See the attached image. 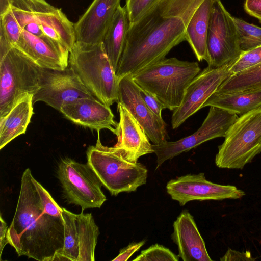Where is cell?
I'll return each mask as SVG.
<instances>
[{"label":"cell","mask_w":261,"mask_h":261,"mask_svg":"<svg viewBox=\"0 0 261 261\" xmlns=\"http://www.w3.org/2000/svg\"><path fill=\"white\" fill-rule=\"evenodd\" d=\"M62 208L33 176L23 172L15 213L7 239L18 256L38 261H51L64 246Z\"/></svg>","instance_id":"6da1fadb"},{"label":"cell","mask_w":261,"mask_h":261,"mask_svg":"<svg viewBox=\"0 0 261 261\" xmlns=\"http://www.w3.org/2000/svg\"><path fill=\"white\" fill-rule=\"evenodd\" d=\"M203 0H158L138 20L130 23L116 74L132 75L165 58L186 40V30Z\"/></svg>","instance_id":"7a4b0ae2"},{"label":"cell","mask_w":261,"mask_h":261,"mask_svg":"<svg viewBox=\"0 0 261 261\" xmlns=\"http://www.w3.org/2000/svg\"><path fill=\"white\" fill-rule=\"evenodd\" d=\"M201 71L197 62L164 58L132 74L140 87L152 93L166 109L178 108L189 84Z\"/></svg>","instance_id":"3957f363"},{"label":"cell","mask_w":261,"mask_h":261,"mask_svg":"<svg viewBox=\"0 0 261 261\" xmlns=\"http://www.w3.org/2000/svg\"><path fill=\"white\" fill-rule=\"evenodd\" d=\"M69 66L92 95L111 106L118 102L119 79L102 42L75 43L70 51Z\"/></svg>","instance_id":"277c9868"},{"label":"cell","mask_w":261,"mask_h":261,"mask_svg":"<svg viewBox=\"0 0 261 261\" xmlns=\"http://www.w3.org/2000/svg\"><path fill=\"white\" fill-rule=\"evenodd\" d=\"M98 136L95 145L87 149V163L111 194L135 192L145 184L148 176L145 166L128 160L121 149L103 145L99 132Z\"/></svg>","instance_id":"5b68a950"},{"label":"cell","mask_w":261,"mask_h":261,"mask_svg":"<svg viewBox=\"0 0 261 261\" xmlns=\"http://www.w3.org/2000/svg\"><path fill=\"white\" fill-rule=\"evenodd\" d=\"M261 152V108L241 115L218 146L215 164L220 168L242 169Z\"/></svg>","instance_id":"8992f818"},{"label":"cell","mask_w":261,"mask_h":261,"mask_svg":"<svg viewBox=\"0 0 261 261\" xmlns=\"http://www.w3.org/2000/svg\"><path fill=\"white\" fill-rule=\"evenodd\" d=\"M42 70L14 46L0 57V117L24 94H34L39 89Z\"/></svg>","instance_id":"52a82bcc"},{"label":"cell","mask_w":261,"mask_h":261,"mask_svg":"<svg viewBox=\"0 0 261 261\" xmlns=\"http://www.w3.org/2000/svg\"><path fill=\"white\" fill-rule=\"evenodd\" d=\"M57 176L67 202L80 206L82 212L100 208L107 200L101 190L102 182L88 163L62 159L58 165Z\"/></svg>","instance_id":"ba28073f"},{"label":"cell","mask_w":261,"mask_h":261,"mask_svg":"<svg viewBox=\"0 0 261 261\" xmlns=\"http://www.w3.org/2000/svg\"><path fill=\"white\" fill-rule=\"evenodd\" d=\"M11 8L20 28L34 22L44 35L71 50L76 42L74 23L61 9L45 0H13Z\"/></svg>","instance_id":"9c48e42d"},{"label":"cell","mask_w":261,"mask_h":261,"mask_svg":"<svg viewBox=\"0 0 261 261\" xmlns=\"http://www.w3.org/2000/svg\"><path fill=\"white\" fill-rule=\"evenodd\" d=\"M208 66L219 68L234 62L243 53L233 16L221 0H214L207 35Z\"/></svg>","instance_id":"30bf717a"},{"label":"cell","mask_w":261,"mask_h":261,"mask_svg":"<svg viewBox=\"0 0 261 261\" xmlns=\"http://www.w3.org/2000/svg\"><path fill=\"white\" fill-rule=\"evenodd\" d=\"M64 223L63 249L51 261H94L99 230L91 213L74 214L62 208Z\"/></svg>","instance_id":"8fae6325"},{"label":"cell","mask_w":261,"mask_h":261,"mask_svg":"<svg viewBox=\"0 0 261 261\" xmlns=\"http://www.w3.org/2000/svg\"><path fill=\"white\" fill-rule=\"evenodd\" d=\"M238 118L237 114L216 107H210L200 127L193 134L174 142L166 141L152 145L159 168L169 159L187 152L202 143L218 137H225L230 126Z\"/></svg>","instance_id":"7c38bea8"},{"label":"cell","mask_w":261,"mask_h":261,"mask_svg":"<svg viewBox=\"0 0 261 261\" xmlns=\"http://www.w3.org/2000/svg\"><path fill=\"white\" fill-rule=\"evenodd\" d=\"M96 98L68 66L64 70L43 68L39 88L33 102L43 101L60 111L62 107L80 98Z\"/></svg>","instance_id":"4fadbf2b"},{"label":"cell","mask_w":261,"mask_h":261,"mask_svg":"<svg viewBox=\"0 0 261 261\" xmlns=\"http://www.w3.org/2000/svg\"><path fill=\"white\" fill-rule=\"evenodd\" d=\"M232 63L219 68L208 66L193 79L185 91L180 106L173 111L171 117L173 129L177 128L203 108L207 99L230 76L229 70Z\"/></svg>","instance_id":"5bb4252c"},{"label":"cell","mask_w":261,"mask_h":261,"mask_svg":"<svg viewBox=\"0 0 261 261\" xmlns=\"http://www.w3.org/2000/svg\"><path fill=\"white\" fill-rule=\"evenodd\" d=\"M167 193L181 206L193 200H221L239 199L245 192L232 185H223L207 180L203 173L187 174L170 180L166 186Z\"/></svg>","instance_id":"9a60e30c"},{"label":"cell","mask_w":261,"mask_h":261,"mask_svg":"<svg viewBox=\"0 0 261 261\" xmlns=\"http://www.w3.org/2000/svg\"><path fill=\"white\" fill-rule=\"evenodd\" d=\"M117 102L127 108L143 127L153 144L159 145L167 141L165 122L146 106L140 95L138 85L130 74L119 79Z\"/></svg>","instance_id":"2e32d148"},{"label":"cell","mask_w":261,"mask_h":261,"mask_svg":"<svg viewBox=\"0 0 261 261\" xmlns=\"http://www.w3.org/2000/svg\"><path fill=\"white\" fill-rule=\"evenodd\" d=\"M15 47L42 68L61 70L69 66V50L47 36H37L22 29Z\"/></svg>","instance_id":"e0dca14e"},{"label":"cell","mask_w":261,"mask_h":261,"mask_svg":"<svg viewBox=\"0 0 261 261\" xmlns=\"http://www.w3.org/2000/svg\"><path fill=\"white\" fill-rule=\"evenodd\" d=\"M120 0H93L74 23L76 41L86 44L102 42Z\"/></svg>","instance_id":"ac0fdd59"},{"label":"cell","mask_w":261,"mask_h":261,"mask_svg":"<svg viewBox=\"0 0 261 261\" xmlns=\"http://www.w3.org/2000/svg\"><path fill=\"white\" fill-rule=\"evenodd\" d=\"M73 123L95 130L107 129L116 135L118 123L108 106L96 98H80L64 106L60 110Z\"/></svg>","instance_id":"d6986e66"},{"label":"cell","mask_w":261,"mask_h":261,"mask_svg":"<svg viewBox=\"0 0 261 261\" xmlns=\"http://www.w3.org/2000/svg\"><path fill=\"white\" fill-rule=\"evenodd\" d=\"M119 114L116 136L117 142L115 146L121 149L126 158L137 163L144 155L154 153L152 145L143 127L127 108L117 102Z\"/></svg>","instance_id":"ffe728a7"},{"label":"cell","mask_w":261,"mask_h":261,"mask_svg":"<svg viewBox=\"0 0 261 261\" xmlns=\"http://www.w3.org/2000/svg\"><path fill=\"white\" fill-rule=\"evenodd\" d=\"M173 241L176 244L178 256L184 261H212L193 217L183 210L174 222Z\"/></svg>","instance_id":"44dd1931"},{"label":"cell","mask_w":261,"mask_h":261,"mask_svg":"<svg viewBox=\"0 0 261 261\" xmlns=\"http://www.w3.org/2000/svg\"><path fill=\"white\" fill-rule=\"evenodd\" d=\"M33 94L27 93L9 112L0 117V149L18 136L25 134L33 112Z\"/></svg>","instance_id":"7402d4cb"},{"label":"cell","mask_w":261,"mask_h":261,"mask_svg":"<svg viewBox=\"0 0 261 261\" xmlns=\"http://www.w3.org/2000/svg\"><path fill=\"white\" fill-rule=\"evenodd\" d=\"M214 0H203L195 10L186 30V40L199 61L208 62L207 35Z\"/></svg>","instance_id":"603a6c76"},{"label":"cell","mask_w":261,"mask_h":261,"mask_svg":"<svg viewBox=\"0 0 261 261\" xmlns=\"http://www.w3.org/2000/svg\"><path fill=\"white\" fill-rule=\"evenodd\" d=\"M129 20L125 6H118L102 43L116 73L125 45Z\"/></svg>","instance_id":"cb8c5ba5"},{"label":"cell","mask_w":261,"mask_h":261,"mask_svg":"<svg viewBox=\"0 0 261 261\" xmlns=\"http://www.w3.org/2000/svg\"><path fill=\"white\" fill-rule=\"evenodd\" d=\"M216 107L237 115H242L261 108V89L238 93H213L203 106Z\"/></svg>","instance_id":"d4e9b609"},{"label":"cell","mask_w":261,"mask_h":261,"mask_svg":"<svg viewBox=\"0 0 261 261\" xmlns=\"http://www.w3.org/2000/svg\"><path fill=\"white\" fill-rule=\"evenodd\" d=\"M261 89V63L225 79L214 93L228 94Z\"/></svg>","instance_id":"484cf974"},{"label":"cell","mask_w":261,"mask_h":261,"mask_svg":"<svg viewBox=\"0 0 261 261\" xmlns=\"http://www.w3.org/2000/svg\"><path fill=\"white\" fill-rule=\"evenodd\" d=\"M239 38L240 48L243 52L261 46V27L249 23L233 16Z\"/></svg>","instance_id":"4316f807"},{"label":"cell","mask_w":261,"mask_h":261,"mask_svg":"<svg viewBox=\"0 0 261 261\" xmlns=\"http://www.w3.org/2000/svg\"><path fill=\"white\" fill-rule=\"evenodd\" d=\"M21 28L10 8L0 16V32H2L8 42L16 46L20 37Z\"/></svg>","instance_id":"83f0119b"},{"label":"cell","mask_w":261,"mask_h":261,"mask_svg":"<svg viewBox=\"0 0 261 261\" xmlns=\"http://www.w3.org/2000/svg\"><path fill=\"white\" fill-rule=\"evenodd\" d=\"M179 256L162 245L155 244L142 250L134 261H178Z\"/></svg>","instance_id":"f1b7e54d"},{"label":"cell","mask_w":261,"mask_h":261,"mask_svg":"<svg viewBox=\"0 0 261 261\" xmlns=\"http://www.w3.org/2000/svg\"><path fill=\"white\" fill-rule=\"evenodd\" d=\"M261 63V46L243 52L231 65L230 75L242 72Z\"/></svg>","instance_id":"f546056e"},{"label":"cell","mask_w":261,"mask_h":261,"mask_svg":"<svg viewBox=\"0 0 261 261\" xmlns=\"http://www.w3.org/2000/svg\"><path fill=\"white\" fill-rule=\"evenodd\" d=\"M126 8L130 23L140 19L158 0H126Z\"/></svg>","instance_id":"4dcf8cb0"},{"label":"cell","mask_w":261,"mask_h":261,"mask_svg":"<svg viewBox=\"0 0 261 261\" xmlns=\"http://www.w3.org/2000/svg\"><path fill=\"white\" fill-rule=\"evenodd\" d=\"M138 87L140 95L148 108L158 118L163 119L162 111L163 110L166 109L164 105L154 94L139 86Z\"/></svg>","instance_id":"1f68e13d"},{"label":"cell","mask_w":261,"mask_h":261,"mask_svg":"<svg viewBox=\"0 0 261 261\" xmlns=\"http://www.w3.org/2000/svg\"><path fill=\"white\" fill-rule=\"evenodd\" d=\"M145 243V240L140 242H135L130 243L128 246L120 250L119 254L113 259V261H125L127 260L132 255Z\"/></svg>","instance_id":"d6a6232c"},{"label":"cell","mask_w":261,"mask_h":261,"mask_svg":"<svg viewBox=\"0 0 261 261\" xmlns=\"http://www.w3.org/2000/svg\"><path fill=\"white\" fill-rule=\"evenodd\" d=\"M244 8L248 14L256 18L261 23V0H245Z\"/></svg>","instance_id":"836d02e7"},{"label":"cell","mask_w":261,"mask_h":261,"mask_svg":"<svg viewBox=\"0 0 261 261\" xmlns=\"http://www.w3.org/2000/svg\"><path fill=\"white\" fill-rule=\"evenodd\" d=\"M256 258L251 257L249 251L239 252L228 249L224 255L220 258V260H254Z\"/></svg>","instance_id":"e575fe53"},{"label":"cell","mask_w":261,"mask_h":261,"mask_svg":"<svg viewBox=\"0 0 261 261\" xmlns=\"http://www.w3.org/2000/svg\"><path fill=\"white\" fill-rule=\"evenodd\" d=\"M0 257L1 258L2 253L4 247L6 244H9L7 239V232L8 226L6 222L3 219L2 216L0 218Z\"/></svg>","instance_id":"d590c367"},{"label":"cell","mask_w":261,"mask_h":261,"mask_svg":"<svg viewBox=\"0 0 261 261\" xmlns=\"http://www.w3.org/2000/svg\"><path fill=\"white\" fill-rule=\"evenodd\" d=\"M13 0H0V16L3 15L11 7Z\"/></svg>","instance_id":"8d00e7d4"}]
</instances>
